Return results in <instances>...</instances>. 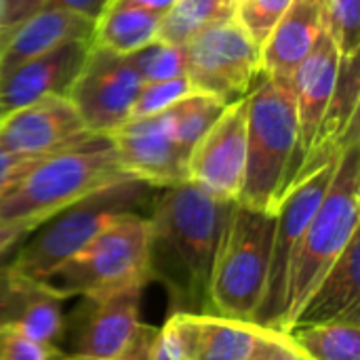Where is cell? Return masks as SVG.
Wrapping results in <instances>:
<instances>
[{"instance_id": "1", "label": "cell", "mask_w": 360, "mask_h": 360, "mask_svg": "<svg viewBox=\"0 0 360 360\" xmlns=\"http://www.w3.org/2000/svg\"><path fill=\"white\" fill-rule=\"evenodd\" d=\"M232 205L192 181L162 188L154 198L150 281L165 287L171 312H211V274Z\"/></svg>"}, {"instance_id": "2", "label": "cell", "mask_w": 360, "mask_h": 360, "mask_svg": "<svg viewBox=\"0 0 360 360\" xmlns=\"http://www.w3.org/2000/svg\"><path fill=\"white\" fill-rule=\"evenodd\" d=\"M297 148L291 82L264 76L247 95V167L238 202L274 215L293 184Z\"/></svg>"}, {"instance_id": "3", "label": "cell", "mask_w": 360, "mask_h": 360, "mask_svg": "<svg viewBox=\"0 0 360 360\" xmlns=\"http://www.w3.org/2000/svg\"><path fill=\"white\" fill-rule=\"evenodd\" d=\"M354 137L338 158L331 184L312 215L297 253L291 264L283 316L276 333H289L300 308L331 268V264L344 253L354 234H359L360 219V146Z\"/></svg>"}, {"instance_id": "4", "label": "cell", "mask_w": 360, "mask_h": 360, "mask_svg": "<svg viewBox=\"0 0 360 360\" xmlns=\"http://www.w3.org/2000/svg\"><path fill=\"white\" fill-rule=\"evenodd\" d=\"M129 179L108 137L38 160L0 196V221L46 224L80 198Z\"/></svg>"}, {"instance_id": "5", "label": "cell", "mask_w": 360, "mask_h": 360, "mask_svg": "<svg viewBox=\"0 0 360 360\" xmlns=\"http://www.w3.org/2000/svg\"><path fill=\"white\" fill-rule=\"evenodd\" d=\"M154 190L156 188L133 177L105 186L42 224L6 264L21 276L44 281L57 266L76 255L114 219L124 213H137L148 205Z\"/></svg>"}, {"instance_id": "6", "label": "cell", "mask_w": 360, "mask_h": 360, "mask_svg": "<svg viewBox=\"0 0 360 360\" xmlns=\"http://www.w3.org/2000/svg\"><path fill=\"white\" fill-rule=\"evenodd\" d=\"M272 236V213L232 205L211 274L213 314L255 323L268 283Z\"/></svg>"}, {"instance_id": "7", "label": "cell", "mask_w": 360, "mask_h": 360, "mask_svg": "<svg viewBox=\"0 0 360 360\" xmlns=\"http://www.w3.org/2000/svg\"><path fill=\"white\" fill-rule=\"evenodd\" d=\"M61 300L86 297L150 283V221L124 213L101 230L76 255L57 266L44 281Z\"/></svg>"}, {"instance_id": "8", "label": "cell", "mask_w": 360, "mask_h": 360, "mask_svg": "<svg viewBox=\"0 0 360 360\" xmlns=\"http://www.w3.org/2000/svg\"><path fill=\"white\" fill-rule=\"evenodd\" d=\"M184 49L186 76L194 91L226 105L245 99L264 78L262 46L234 15L202 27Z\"/></svg>"}, {"instance_id": "9", "label": "cell", "mask_w": 360, "mask_h": 360, "mask_svg": "<svg viewBox=\"0 0 360 360\" xmlns=\"http://www.w3.org/2000/svg\"><path fill=\"white\" fill-rule=\"evenodd\" d=\"M338 158L327 162L319 171L306 175L297 184H293L274 211V236H272L268 283H266L262 306L255 316V323L262 325L264 329L276 331L278 327V321L283 316L293 257L297 253V247L304 238V232L312 215L316 213L331 184Z\"/></svg>"}, {"instance_id": "10", "label": "cell", "mask_w": 360, "mask_h": 360, "mask_svg": "<svg viewBox=\"0 0 360 360\" xmlns=\"http://www.w3.org/2000/svg\"><path fill=\"white\" fill-rule=\"evenodd\" d=\"M143 289L146 283H137L82 297L72 319H65L68 348L61 350L59 360H112L122 354L141 327Z\"/></svg>"}, {"instance_id": "11", "label": "cell", "mask_w": 360, "mask_h": 360, "mask_svg": "<svg viewBox=\"0 0 360 360\" xmlns=\"http://www.w3.org/2000/svg\"><path fill=\"white\" fill-rule=\"evenodd\" d=\"M141 84L143 80L129 55H116L91 44L65 95L78 110L84 127L93 135L108 137L131 118Z\"/></svg>"}, {"instance_id": "12", "label": "cell", "mask_w": 360, "mask_h": 360, "mask_svg": "<svg viewBox=\"0 0 360 360\" xmlns=\"http://www.w3.org/2000/svg\"><path fill=\"white\" fill-rule=\"evenodd\" d=\"M247 167V97L228 103L188 154V181L205 192L238 202Z\"/></svg>"}, {"instance_id": "13", "label": "cell", "mask_w": 360, "mask_h": 360, "mask_svg": "<svg viewBox=\"0 0 360 360\" xmlns=\"http://www.w3.org/2000/svg\"><path fill=\"white\" fill-rule=\"evenodd\" d=\"M99 139L93 135L68 95H46L8 112L0 122V148L13 154L44 158Z\"/></svg>"}, {"instance_id": "14", "label": "cell", "mask_w": 360, "mask_h": 360, "mask_svg": "<svg viewBox=\"0 0 360 360\" xmlns=\"http://www.w3.org/2000/svg\"><path fill=\"white\" fill-rule=\"evenodd\" d=\"M108 139L129 177L156 190L188 181V152L173 141L162 114L127 120Z\"/></svg>"}, {"instance_id": "15", "label": "cell", "mask_w": 360, "mask_h": 360, "mask_svg": "<svg viewBox=\"0 0 360 360\" xmlns=\"http://www.w3.org/2000/svg\"><path fill=\"white\" fill-rule=\"evenodd\" d=\"M63 302L42 281L21 276L8 264L0 266V327L61 350L65 335Z\"/></svg>"}, {"instance_id": "16", "label": "cell", "mask_w": 360, "mask_h": 360, "mask_svg": "<svg viewBox=\"0 0 360 360\" xmlns=\"http://www.w3.org/2000/svg\"><path fill=\"white\" fill-rule=\"evenodd\" d=\"M359 105H360V68L359 55H342L338 80L331 99L323 112L312 146L297 171L293 184L306 175L319 171L327 162L335 160L344 148L359 137Z\"/></svg>"}, {"instance_id": "17", "label": "cell", "mask_w": 360, "mask_h": 360, "mask_svg": "<svg viewBox=\"0 0 360 360\" xmlns=\"http://www.w3.org/2000/svg\"><path fill=\"white\" fill-rule=\"evenodd\" d=\"M91 40H70L23 63L0 78V103L6 112L23 108L46 95H65L78 76Z\"/></svg>"}, {"instance_id": "18", "label": "cell", "mask_w": 360, "mask_h": 360, "mask_svg": "<svg viewBox=\"0 0 360 360\" xmlns=\"http://www.w3.org/2000/svg\"><path fill=\"white\" fill-rule=\"evenodd\" d=\"M171 319L179 331L184 360H251L266 335L257 323L213 312H171Z\"/></svg>"}, {"instance_id": "19", "label": "cell", "mask_w": 360, "mask_h": 360, "mask_svg": "<svg viewBox=\"0 0 360 360\" xmlns=\"http://www.w3.org/2000/svg\"><path fill=\"white\" fill-rule=\"evenodd\" d=\"M340 59H342L340 49L335 46L333 38L325 32V34H321L314 49L308 53V57L297 65V70L291 76V93L295 99L297 131H300L295 177H297V171L312 146V139L316 135L323 112L331 99V93H333L335 80H338ZM295 177H293V181H295Z\"/></svg>"}, {"instance_id": "20", "label": "cell", "mask_w": 360, "mask_h": 360, "mask_svg": "<svg viewBox=\"0 0 360 360\" xmlns=\"http://www.w3.org/2000/svg\"><path fill=\"white\" fill-rule=\"evenodd\" d=\"M327 32V0H293L262 44L264 76L291 82L297 65Z\"/></svg>"}, {"instance_id": "21", "label": "cell", "mask_w": 360, "mask_h": 360, "mask_svg": "<svg viewBox=\"0 0 360 360\" xmlns=\"http://www.w3.org/2000/svg\"><path fill=\"white\" fill-rule=\"evenodd\" d=\"M360 232L352 236L344 253L331 264L300 308L295 327L352 321L360 323Z\"/></svg>"}, {"instance_id": "22", "label": "cell", "mask_w": 360, "mask_h": 360, "mask_svg": "<svg viewBox=\"0 0 360 360\" xmlns=\"http://www.w3.org/2000/svg\"><path fill=\"white\" fill-rule=\"evenodd\" d=\"M91 19L61 6H42L30 15L0 49V78L63 42L91 40Z\"/></svg>"}, {"instance_id": "23", "label": "cell", "mask_w": 360, "mask_h": 360, "mask_svg": "<svg viewBox=\"0 0 360 360\" xmlns=\"http://www.w3.org/2000/svg\"><path fill=\"white\" fill-rule=\"evenodd\" d=\"M160 15L110 0L93 23L91 44L116 55H131L158 38Z\"/></svg>"}, {"instance_id": "24", "label": "cell", "mask_w": 360, "mask_h": 360, "mask_svg": "<svg viewBox=\"0 0 360 360\" xmlns=\"http://www.w3.org/2000/svg\"><path fill=\"white\" fill-rule=\"evenodd\" d=\"M285 335L310 360H360V323L335 321L295 327Z\"/></svg>"}, {"instance_id": "25", "label": "cell", "mask_w": 360, "mask_h": 360, "mask_svg": "<svg viewBox=\"0 0 360 360\" xmlns=\"http://www.w3.org/2000/svg\"><path fill=\"white\" fill-rule=\"evenodd\" d=\"M234 15V0H177L162 17L158 40L186 46L202 27Z\"/></svg>"}, {"instance_id": "26", "label": "cell", "mask_w": 360, "mask_h": 360, "mask_svg": "<svg viewBox=\"0 0 360 360\" xmlns=\"http://www.w3.org/2000/svg\"><path fill=\"white\" fill-rule=\"evenodd\" d=\"M226 110V103L205 95V93H192L184 99H179L175 105H171L165 114V127L173 141L190 154L194 143L211 129V124L221 116Z\"/></svg>"}, {"instance_id": "27", "label": "cell", "mask_w": 360, "mask_h": 360, "mask_svg": "<svg viewBox=\"0 0 360 360\" xmlns=\"http://www.w3.org/2000/svg\"><path fill=\"white\" fill-rule=\"evenodd\" d=\"M129 59L143 82H158L186 76V49L179 44L162 42L158 38L146 44L143 49L131 53Z\"/></svg>"}, {"instance_id": "28", "label": "cell", "mask_w": 360, "mask_h": 360, "mask_svg": "<svg viewBox=\"0 0 360 360\" xmlns=\"http://www.w3.org/2000/svg\"><path fill=\"white\" fill-rule=\"evenodd\" d=\"M196 93L190 84L188 76H177L171 80H158V82H143L137 99L131 108V118H152L158 114H165L171 105H175L179 99Z\"/></svg>"}, {"instance_id": "29", "label": "cell", "mask_w": 360, "mask_h": 360, "mask_svg": "<svg viewBox=\"0 0 360 360\" xmlns=\"http://www.w3.org/2000/svg\"><path fill=\"white\" fill-rule=\"evenodd\" d=\"M327 34L342 55H359L360 0H327Z\"/></svg>"}, {"instance_id": "30", "label": "cell", "mask_w": 360, "mask_h": 360, "mask_svg": "<svg viewBox=\"0 0 360 360\" xmlns=\"http://www.w3.org/2000/svg\"><path fill=\"white\" fill-rule=\"evenodd\" d=\"M293 0H234V17L262 46Z\"/></svg>"}, {"instance_id": "31", "label": "cell", "mask_w": 360, "mask_h": 360, "mask_svg": "<svg viewBox=\"0 0 360 360\" xmlns=\"http://www.w3.org/2000/svg\"><path fill=\"white\" fill-rule=\"evenodd\" d=\"M61 350L46 348L23 333L0 327V360H59Z\"/></svg>"}, {"instance_id": "32", "label": "cell", "mask_w": 360, "mask_h": 360, "mask_svg": "<svg viewBox=\"0 0 360 360\" xmlns=\"http://www.w3.org/2000/svg\"><path fill=\"white\" fill-rule=\"evenodd\" d=\"M49 0H2L0 8V49L6 38L36 11H40Z\"/></svg>"}, {"instance_id": "33", "label": "cell", "mask_w": 360, "mask_h": 360, "mask_svg": "<svg viewBox=\"0 0 360 360\" xmlns=\"http://www.w3.org/2000/svg\"><path fill=\"white\" fill-rule=\"evenodd\" d=\"M150 360H184V348L175 321L169 316L167 323L156 331Z\"/></svg>"}, {"instance_id": "34", "label": "cell", "mask_w": 360, "mask_h": 360, "mask_svg": "<svg viewBox=\"0 0 360 360\" xmlns=\"http://www.w3.org/2000/svg\"><path fill=\"white\" fill-rule=\"evenodd\" d=\"M40 226L32 221H0V266L36 232Z\"/></svg>"}, {"instance_id": "35", "label": "cell", "mask_w": 360, "mask_h": 360, "mask_svg": "<svg viewBox=\"0 0 360 360\" xmlns=\"http://www.w3.org/2000/svg\"><path fill=\"white\" fill-rule=\"evenodd\" d=\"M38 160H42V158H30V156L13 154V152H6L0 148V196L13 184H17Z\"/></svg>"}, {"instance_id": "36", "label": "cell", "mask_w": 360, "mask_h": 360, "mask_svg": "<svg viewBox=\"0 0 360 360\" xmlns=\"http://www.w3.org/2000/svg\"><path fill=\"white\" fill-rule=\"evenodd\" d=\"M251 360H300V354L285 333L266 329V335Z\"/></svg>"}, {"instance_id": "37", "label": "cell", "mask_w": 360, "mask_h": 360, "mask_svg": "<svg viewBox=\"0 0 360 360\" xmlns=\"http://www.w3.org/2000/svg\"><path fill=\"white\" fill-rule=\"evenodd\" d=\"M156 327H150V325H141L135 340L131 342V346L118 354L116 359L112 360H150V352H152V344H154V338H156Z\"/></svg>"}, {"instance_id": "38", "label": "cell", "mask_w": 360, "mask_h": 360, "mask_svg": "<svg viewBox=\"0 0 360 360\" xmlns=\"http://www.w3.org/2000/svg\"><path fill=\"white\" fill-rule=\"evenodd\" d=\"M108 2L110 0H49L44 6H61V8L74 11L95 23V19L101 15V11L105 8Z\"/></svg>"}, {"instance_id": "39", "label": "cell", "mask_w": 360, "mask_h": 360, "mask_svg": "<svg viewBox=\"0 0 360 360\" xmlns=\"http://www.w3.org/2000/svg\"><path fill=\"white\" fill-rule=\"evenodd\" d=\"M116 2H122V4H129V6H137V8H143L148 13H156V15H165L177 0H116Z\"/></svg>"}, {"instance_id": "40", "label": "cell", "mask_w": 360, "mask_h": 360, "mask_svg": "<svg viewBox=\"0 0 360 360\" xmlns=\"http://www.w3.org/2000/svg\"><path fill=\"white\" fill-rule=\"evenodd\" d=\"M6 114H8V112H6V110L2 108V103H0V122H2V118H4Z\"/></svg>"}, {"instance_id": "41", "label": "cell", "mask_w": 360, "mask_h": 360, "mask_svg": "<svg viewBox=\"0 0 360 360\" xmlns=\"http://www.w3.org/2000/svg\"><path fill=\"white\" fill-rule=\"evenodd\" d=\"M295 350H297V348H295ZM297 354H300V360H310V359H308V356H304V354H302L300 350H297Z\"/></svg>"}, {"instance_id": "42", "label": "cell", "mask_w": 360, "mask_h": 360, "mask_svg": "<svg viewBox=\"0 0 360 360\" xmlns=\"http://www.w3.org/2000/svg\"><path fill=\"white\" fill-rule=\"evenodd\" d=\"M0 8H2V0H0Z\"/></svg>"}]
</instances>
